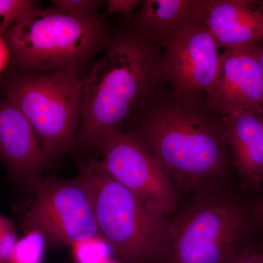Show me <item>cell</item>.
Returning a JSON list of instances; mask_svg holds the SVG:
<instances>
[{
    "mask_svg": "<svg viewBox=\"0 0 263 263\" xmlns=\"http://www.w3.org/2000/svg\"><path fill=\"white\" fill-rule=\"evenodd\" d=\"M202 19L220 48L263 41V1L205 0Z\"/></svg>",
    "mask_w": 263,
    "mask_h": 263,
    "instance_id": "obj_12",
    "label": "cell"
},
{
    "mask_svg": "<svg viewBox=\"0 0 263 263\" xmlns=\"http://www.w3.org/2000/svg\"><path fill=\"white\" fill-rule=\"evenodd\" d=\"M164 49L162 80L171 89L204 95L212 89L220 71L221 53L202 18Z\"/></svg>",
    "mask_w": 263,
    "mask_h": 263,
    "instance_id": "obj_9",
    "label": "cell"
},
{
    "mask_svg": "<svg viewBox=\"0 0 263 263\" xmlns=\"http://www.w3.org/2000/svg\"><path fill=\"white\" fill-rule=\"evenodd\" d=\"M103 263H119V262H114V261L111 260V259H108V260L105 261V262H104Z\"/></svg>",
    "mask_w": 263,
    "mask_h": 263,
    "instance_id": "obj_26",
    "label": "cell"
},
{
    "mask_svg": "<svg viewBox=\"0 0 263 263\" xmlns=\"http://www.w3.org/2000/svg\"><path fill=\"white\" fill-rule=\"evenodd\" d=\"M83 80L76 143L97 148L103 137L122 131L162 81V48L128 18Z\"/></svg>",
    "mask_w": 263,
    "mask_h": 263,
    "instance_id": "obj_2",
    "label": "cell"
},
{
    "mask_svg": "<svg viewBox=\"0 0 263 263\" xmlns=\"http://www.w3.org/2000/svg\"><path fill=\"white\" fill-rule=\"evenodd\" d=\"M126 125L175 186L196 194L222 187L233 167L224 115L205 95L162 81Z\"/></svg>",
    "mask_w": 263,
    "mask_h": 263,
    "instance_id": "obj_1",
    "label": "cell"
},
{
    "mask_svg": "<svg viewBox=\"0 0 263 263\" xmlns=\"http://www.w3.org/2000/svg\"><path fill=\"white\" fill-rule=\"evenodd\" d=\"M5 81V99L23 114L50 160L76 143L81 117V69L70 67L47 73L13 72Z\"/></svg>",
    "mask_w": 263,
    "mask_h": 263,
    "instance_id": "obj_6",
    "label": "cell"
},
{
    "mask_svg": "<svg viewBox=\"0 0 263 263\" xmlns=\"http://www.w3.org/2000/svg\"><path fill=\"white\" fill-rule=\"evenodd\" d=\"M105 2L100 0H53L54 9L71 16L81 19L100 18L99 9Z\"/></svg>",
    "mask_w": 263,
    "mask_h": 263,
    "instance_id": "obj_17",
    "label": "cell"
},
{
    "mask_svg": "<svg viewBox=\"0 0 263 263\" xmlns=\"http://www.w3.org/2000/svg\"><path fill=\"white\" fill-rule=\"evenodd\" d=\"M256 46L226 48L221 53L219 76L205 98L222 115L238 109L263 110V76Z\"/></svg>",
    "mask_w": 263,
    "mask_h": 263,
    "instance_id": "obj_10",
    "label": "cell"
},
{
    "mask_svg": "<svg viewBox=\"0 0 263 263\" xmlns=\"http://www.w3.org/2000/svg\"><path fill=\"white\" fill-rule=\"evenodd\" d=\"M96 148L114 180L151 209L167 216L174 214L179 205L177 187L134 137L113 132L103 137Z\"/></svg>",
    "mask_w": 263,
    "mask_h": 263,
    "instance_id": "obj_8",
    "label": "cell"
},
{
    "mask_svg": "<svg viewBox=\"0 0 263 263\" xmlns=\"http://www.w3.org/2000/svg\"><path fill=\"white\" fill-rule=\"evenodd\" d=\"M46 240L37 232L28 231L18 239L10 263H41Z\"/></svg>",
    "mask_w": 263,
    "mask_h": 263,
    "instance_id": "obj_15",
    "label": "cell"
},
{
    "mask_svg": "<svg viewBox=\"0 0 263 263\" xmlns=\"http://www.w3.org/2000/svg\"><path fill=\"white\" fill-rule=\"evenodd\" d=\"M256 53H257V61L263 76V43H257L256 46Z\"/></svg>",
    "mask_w": 263,
    "mask_h": 263,
    "instance_id": "obj_24",
    "label": "cell"
},
{
    "mask_svg": "<svg viewBox=\"0 0 263 263\" xmlns=\"http://www.w3.org/2000/svg\"><path fill=\"white\" fill-rule=\"evenodd\" d=\"M224 117L233 167L245 187L257 190L263 184V110L238 109Z\"/></svg>",
    "mask_w": 263,
    "mask_h": 263,
    "instance_id": "obj_13",
    "label": "cell"
},
{
    "mask_svg": "<svg viewBox=\"0 0 263 263\" xmlns=\"http://www.w3.org/2000/svg\"><path fill=\"white\" fill-rule=\"evenodd\" d=\"M205 0H144L128 18L151 43L165 48L202 18Z\"/></svg>",
    "mask_w": 263,
    "mask_h": 263,
    "instance_id": "obj_14",
    "label": "cell"
},
{
    "mask_svg": "<svg viewBox=\"0 0 263 263\" xmlns=\"http://www.w3.org/2000/svg\"><path fill=\"white\" fill-rule=\"evenodd\" d=\"M23 218L24 229L37 232L51 246H74L102 238L89 188L80 177L41 179Z\"/></svg>",
    "mask_w": 263,
    "mask_h": 263,
    "instance_id": "obj_7",
    "label": "cell"
},
{
    "mask_svg": "<svg viewBox=\"0 0 263 263\" xmlns=\"http://www.w3.org/2000/svg\"><path fill=\"white\" fill-rule=\"evenodd\" d=\"M255 214L256 219L258 221L259 226L262 228L263 233V197L260 202H259L258 206L256 209L255 214ZM260 249H263V240L262 245L260 246Z\"/></svg>",
    "mask_w": 263,
    "mask_h": 263,
    "instance_id": "obj_23",
    "label": "cell"
},
{
    "mask_svg": "<svg viewBox=\"0 0 263 263\" xmlns=\"http://www.w3.org/2000/svg\"><path fill=\"white\" fill-rule=\"evenodd\" d=\"M250 216L222 187L196 194L170 219L162 263H233L247 247Z\"/></svg>",
    "mask_w": 263,
    "mask_h": 263,
    "instance_id": "obj_5",
    "label": "cell"
},
{
    "mask_svg": "<svg viewBox=\"0 0 263 263\" xmlns=\"http://www.w3.org/2000/svg\"><path fill=\"white\" fill-rule=\"evenodd\" d=\"M6 220V218L3 217V216L0 215V230L3 228V227L4 226L5 222Z\"/></svg>",
    "mask_w": 263,
    "mask_h": 263,
    "instance_id": "obj_25",
    "label": "cell"
},
{
    "mask_svg": "<svg viewBox=\"0 0 263 263\" xmlns=\"http://www.w3.org/2000/svg\"><path fill=\"white\" fill-rule=\"evenodd\" d=\"M111 249L103 238H95L72 246L76 263H103L110 259Z\"/></svg>",
    "mask_w": 263,
    "mask_h": 263,
    "instance_id": "obj_16",
    "label": "cell"
},
{
    "mask_svg": "<svg viewBox=\"0 0 263 263\" xmlns=\"http://www.w3.org/2000/svg\"><path fill=\"white\" fill-rule=\"evenodd\" d=\"M0 160L29 191L35 190L51 161L27 118L6 99L0 100Z\"/></svg>",
    "mask_w": 263,
    "mask_h": 263,
    "instance_id": "obj_11",
    "label": "cell"
},
{
    "mask_svg": "<svg viewBox=\"0 0 263 263\" xmlns=\"http://www.w3.org/2000/svg\"><path fill=\"white\" fill-rule=\"evenodd\" d=\"M106 3L105 15H111L115 13L124 15L125 18H129L135 10L141 6L140 0H108Z\"/></svg>",
    "mask_w": 263,
    "mask_h": 263,
    "instance_id": "obj_20",
    "label": "cell"
},
{
    "mask_svg": "<svg viewBox=\"0 0 263 263\" xmlns=\"http://www.w3.org/2000/svg\"><path fill=\"white\" fill-rule=\"evenodd\" d=\"M35 7L30 0H0V34L4 37L10 27Z\"/></svg>",
    "mask_w": 263,
    "mask_h": 263,
    "instance_id": "obj_18",
    "label": "cell"
},
{
    "mask_svg": "<svg viewBox=\"0 0 263 263\" xmlns=\"http://www.w3.org/2000/svg\"><path fill=\"white\" fill-rule=\"evenodd\" d=\"M233 263H263V249H246Z\"/></svg>",
    "mask_w": 263,
    "mask_h": 263,
    "instance_id": "obj_21",
    "label": "cell"
},
{
    "mask_svg": "<svg viewBox=\"0 0 263 263\" xmlns=\"http://www.w3.org/2000/svg\"><path fill=\"white\" fill-rule=\"evenodd\" d=\"M16 233L13 223L7 219L0 230V257L4 263H10L17 242Z\"/></svg>",
    "mask_w": 263,
    "mask_h": 263,
    "instance_id": "obj_19",
    "label": "cell"
},
{
    "mask_svg": "<svg viewBox=\"0 0 263 263\" xmlns=\"http://www.w3.org/2000/svg\"><path fill=\"white\" fill-rule=\"evenodd\" d=\"M100 235L125 263H162L170 219L151 209L108 174L100 161L81 166Z\"/></svg>",
    "mask_w": 263,
    "mask_h": 263,
    "instance_id": "obj_4",
    "label": "cell"
},
{
    "mask_svg": "<svg viewBox=\"0 0 263 263\" xmlns=\"http://www.w3.org/2000/svg\"><path fill=\"white\" fill-rule=\"evenodd\" d=\"M112 34L103 16L81 19L53 7H35L10 27L3 37L13 72L34 75L82 68L106 48Z\"/></svg>",
    "mask_w": 263,
    "mask_h": 263,
    "instance_id": "obj_3",
    "label": "cell"
},
{
    "mask_svg": "<svg viewBox=\"0 0 263 263\" xmlns=\"http://www.w3.org/2000/svg\"><path fill=\"white\" fill-rule=\"evenodd\" d=\"M10 52L4 37L0 34V73L9 65Z\"/></svg>",
    "mask_w": 263,
    "mask_h": 263,
    "instance_id": "obj_22",
    "label": "cell"
}]
</instances>
